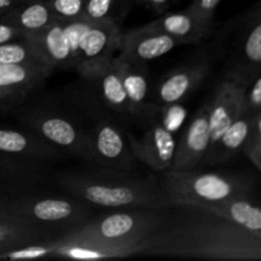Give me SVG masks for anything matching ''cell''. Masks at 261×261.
<instances>
[{"label":"cell","instance_id":"cell-1","mask_svg":"<svg viewBox=\"0 0 261 261\" xmlns=\"http://www.w3.org/2000/svg\"><path fill=\"white\" fill-rule=\"evenodd\" d=\"M137 255L260 261L261 240L209 209L171 204L165 221L139 244Z\"/></svg>","mask_w":261,"mask_h":261},{"label":"cell","instance_id":"cell-2","mask_svg":"<svg viewBox=\"0 0 261 261\" xmlns=\"http://www.w3.org/2000/svg\"><path fill=\"white\" fill-rule=\"evenodd\" d=\"M63 191L96 211L125 206L171 205L160 181L152 173L137 170L92 165L82 171H66L58 176Z\"/></svg>","mask_w":261,"mask_h":261},{"label":"cell","instance_id":"cell-3","mask_svg":"<svg viewBox=\"0 0 261 261\" xmlns=\"http://www.w3.org/2000/svg\"><path fill=\"white\" fill-rule=\"evenodd\" d=\"M208 46L221 64V79L246 88L261 76V3L217 25Z\"/></svg>","mask_w":261,"mask_h":261},{"label":"cell","instance_id":"cell-4","mask_svg":"<svg viewBox=\"0 0 261 261\" xmlns=\"http://www.w3.org/2000/svg\"><path fill=\"white\" fill-rule=\"evenodd\" d=\"M68 88L63 98L81 116L91 134L94 165L121 170L139 168L127 140L129 126L99 102L89 82L82 79Z\"/></svg>","mask_w":261,"mask_h":261},{"label":"cell","instance_id":"cell-5","mask_svg":"<svg viewBox=\"0 0 261 261\" xmlns=\"http://www.w3.org/2000/svg\"><path fill=\"white\" fill-rule=\"evenodd\" d=\"M15 111L23 127L66 155H74L94 165L91 134L81 116L65 99L61 98V102L42 99L32 103L28 101Z\"/></svg>","mask_w":261,"mask_h":261},{"label":"cell","instance_id":"cell-6","mask_svg":"<svg viewBox=\"0 0 261 261\" xmlns=\"http://www.w3.org/2000/svg\"><path fill=\"white\" fill-rule=\"evenodd\" d=\"M65 155L25 127H0V172L5 181L22 188L20 193L41 182Z\"/></svg>","mask_w":261,"mask_h":261},{"label":"cell","instance_id":"cell-7","mask_svg":"<svg viewBox=\"0 0 261 261\" xmlns=\"http://www.w3.org/2000/svg\"><path fill=\"white\" fill-rule=\"evenodd\" d=\"M157 176L171 204H203L222 201L237 195L252 194L255 180L249 173L229 171L194 170L161 171Z\"/></svg>","mask_w":261,"mask_h":261},{"label":"cell","instance_id":"cell-8","mask_svg":"<svg viewBox=\"0 0 261 261\" xmlns=\"http://www.w3.org/2000/svg\"><path fill=\"white\" fill-rule=\"evenodd\" d=\"M168 206H125L103 209L66 236L65 240H92L109 245L135 246L152 234L168 214Z\"/></svg>","mask_w":261,"mask_h":261},{"label":"cell","instance_id":"cell-9","mask_svg":"<svg viewBox=\"0 0 261 261\" xmlns=\"http://www.w3.org/2000/svg\"><path fill=\"white\" fill-rule=\"evenodd\" d=\"M8 200L18 217L54 240L71 233L98 212L65 191L48 194L30 190Z\"/></svg>","mask_w":261,"mask_h":261},{"label":"cell","instance_id":"cell-10","mask_svg":"<svg viewBox=\"0 0 261 261\" xmlns=\"http://www.w3.org/2000/svg\"><path fill=\"white\" fill-rule=\"evenodd\" d=\"M74 68L83 81L97 78L116 56L121 27L109 22L76 19L65 22Z\"/></svg>","mask_w":261,"mask_h":261},{"label":"cell","instance_id":"cell-11","mask_svg":"<svg viewBox=\"0 0 261 261\" xmlns=\"http://www.w3.org/2000/svg\"><path fill=\"white\" fill-rule=\"evenodd\" d=\"M216 64L208 43L195 56L166 71L153 83L150 102L154 109L181 103L209 76Z\"/></svg>","mask_w":261,"mask_h":261},{"label":"cell","instance_id":"cell-12","mask_svg":"<svg viewBox=\"0 0 261 261\" xmlns=\"http://www.w3.org/2000/svg\"><path fill=\"white\" fill-rule=\"evenodd\" d=\"M127 140L138 163L154 172L172 167L177 145L176 133L166 127L158 115L143 126L140 135H135L129 127Z\"/></svg>","mask_w":261,"mask_h":261},{"label":"cell","instance_id":"cell-13","mask_svg":"<svg viewBox=\"0 0 261 261\" xmlns=\"http://www.w3.org/2000/svg\"><path fill=\"white\" fill-rule=\"evenodd\" d=\"M51 74L42 64H0V111H15L31 101Z\"/></svg>","mask_w":261,"mask_h":261},{"label":"cell","instance_id":"cell-14","mask_svg":"<svg viewBox=\"0 0 261 261\" xmlns=\"http://www.w3.org/2000/svg\"><path fill=\"white\" fill-rule=\"evenodd\" d=\"M115 61L121 75L122 86L129 101L133 125L143 127L149 120L158 115L160 110L154 109L150 102L153 82L148 64L133 63L126 59L115 56Z\"/></svg>","mask_w":261,"mask_h":261},{"label":"cell","instance_id":"cell-15","mask_svg":"<svg viewBox=\"0 0 261 261\" xmlns=\"http://www.w3.org/2000/svg\"><path fill=\"white\" fill-rule=\"evenodd\" d=\"M182 42L167 33L148 25L121 32L117 43V55L133 63L148 64L162 58Z\"/></svg>","mask_w":261,"mask_h":261},{"label":"cell","instance_id":"cell-16","mask_svg":"<svg viewBox=\"0 0 261 261\" xmlns=\"http://www.w3.org/2000/svg\"><path fill=\"white\" fill-rule=\"evenodd\" d=\"M208 109L209 103L206 101L191 116L182 135L177 140L175 160L171 168L194 170L201 167L211 143Z\"/></svg>","mask_w":261,"mask_h":261},{"label":"cell","instance_id":"cell-17","mask_svg":"<svg viewBox=\"0 0 261 261\" xmlns=\"http://www.w3.org/2000/svg\"><path fill=\"white\" fill-rule=\"evenodd\" d=\"M244 92L245 88L224 79H219L218 83L216 84L213 94L208 101L209 133H211L208 150H211L217 144L222 134L245 107Z\"/></svg>","mask_w":261,"mask_h":261},{"label":"cell","instance_id":"cell-18","mask_svg":"<svg viewBox=\"0 0 261 261\" xmlns=\"http://www.w3.org/2000/svg\"><path fill=\"white\" fill-rule=\"evenodd\" d=\"M23 37L32 45L40 60L53 71L58 69L73 70V54L63 22L54 20L43 30Z\"/></svg>","mask_w":261,"mask_h":261},{"label":"cell","instance_id":"cell-19","mask_svg":"<svg viewBox=\"0 0 261 261\" xmlns=\"http://www.w3.org/2000/svg\"><path fill=\"white\" fill-rule=\"evenodd\" d=\"M145 25L172 36L182 45H201L211 38L216 28V23L204 22L188 9L181 12L168 10Z\"/></svg>","mask_w":261,"mask_h":261},{"label":"cell","instance_id":"cell-20","mask_svg":"<svg viewBox=\"0 0 261 261\" xmlns=\"http://www.w3.org/2000/svg\"><path fill=\"white\" fill-rule=\"evenodd\" d=\"M254 115L246 106L242 109L239 116L232 121L227 127L226 132L222 134L217 144L208 150L203 161L201 167H214L228 163L233 161L240 153H242L245 143L249 138L252 129V119Z\"/></svg>","mask_w":261,"mask_h":261},{"label":"cell","instance_id":"cell-21","mask_svg":"<svg viewBox=\"0 0 261 261\" xmlns=\"http://www.w3.org/2000/svg\"><path fill=\"white\" fill-rule=\"evenodd\" d=\"M88 82L99 102L112 114L116 115L125 125L132 127L133 117L129 101L122 86L121 75L115 58L97 78Z\"/></svg>","mask_w":261,"mask_h":261},{"label":"cell","instance_id":"cell-22","mask_svg":"<svg viewBox=\"0 0 261 261\" xmlns=\"http://www.w3.org/2000/svg\"><path fill=\"white\" fill-rule=\"evenodd\" d=\"M214 212L239 228L261 240V209L251 194L237 195L214 203L196 204Z\"/></svg>","mask_w":261,"mask_h":261},{"label":"cell","instance_id":"cell-23","mask_svg":"<svg viewBox=\"0 0 261 261\" xmlns=\"http://www.w3.org/2000/svg\"><path fill=\"white\" fill-rule=\"evenodd\" d=\"M51 240L54 239L18 217L10 209L8 198H0V254L15 247Z\"/></svg>","mask_w":261,"mask_h":261},{"label":"cell","instance_id":"cell-24","mask_svg":"<svg viewBox=\"0 0 261 261\" xmlns=\"http://www.w3.org/2000/svg\"><path fill=\"white\" fill-rule=\"evenodd\" d=\"M53 257L70 260H102L112 257H127L138 254V247L109 245L92 240L55 239Z\"/></svg>","mask_w":261,"mask_h":261},{"label":"cell","instance_id":"cell-25","mask_svg":"<svg viewBox=\"0 0 261 261\" xmlns=\"http://www.w3.org/2000/svg\"><path fill=\"white\" fill-rule=\"evenodd\" d=\"M0 20L13 24L24 36L43 30L56 19L47 0H25L0 18Z\"/></svg>","mask_w":261,"mask_h":261},{"label":"cell","instance_id":"cell-26","mask_svg":"<svg viewBox=\"0 0 261 261\" xmlns=\"http://www.w3.org/2000/svg\"><path fill=\"white\" fill-rule=\"evenodd\" d=\"M133 0H86L84 19L120 25L132 10Z\"/></svg>","mask_w":261,"mask_h":261},{"label":"cell","instance_id":"cell-27","mask_svg":"<svg viewBox=\"0 0 261 261\" xmlns=\"http://www.w3.org/2000/svg\"><path fill=\"white\" fill-rule=\"evenodd\" d=\"M0 64H45L24 37L0 43Z\"/></svg>","mask_w":261,"mask_h":261},{"label":"cell","instance_id":"cell-28","mask_svg":"<svg viewBox=\"0 0 261 261\" xmlns=\"http://www.w3.org/2000/svg\"><path fill=\"white\" fill-rule=\"evenodd\" d=\"M55 240L51 241H41L35 244H28L24 246L15 247L0 254V261H15V260H36L53 257L55 251Z\"/></svg>","mask_w":261,"mask_h":261},{"label":"cell","instance_id":"cell-29","mask_svg":"<svg viewBox=\"0 0 261 261\" xmlns=\"http://www.w3.org/2000/svg\"><path fill=\"white\" fill-rule=\"evenodd\" d=\"M54 18L60 22L82 19L86 0H47Z\"/></svg>","mask_w":261,"mask_h":261},{"label":"cell","instance_id":"cell-30","mask_svg":"<svg viewBox=\"0 0 261 261\" xmlns=\"http://www.w3.org/2000/svg\"><path fill=\"white\" fill-rule=\"evenodd\" d=\"M242 153L246 155L255 170H261V112L254 115L251 133L242 148Z\"/></svg>","mask_w":261,"mask_h":261},{"label":"cell","instance_id":"cell-31","mask_svg":"<svg viewBox=\"0 0 261 261\" xmlns=\"http://www.w3.org/2000/svg\"><path fill=\"white\" fill-rule=\"evenodd\" d=\"M222 0H193L186 9L199 19L206 23H214V13Z\"/></svg>","mask_w":261,"mask_h":261},{"label":"cell","instance_id":"cell-32","mask_svg":"<svg viewBox=\"0 0 261 261\" xmlns=\"http://www.w3.org/2000/svg\"><path fill=\"white\" fill-rule=\"evenodd\" d=\"M244 102L246 109L252 114L261 112V76H257L245 88Z\"/></svg>","mask_w":261,"mask_h":261},{"label":"cell","instance_id":"cell-33","mask_svg":"<svg viewBox=\"0 0 261 261\" xmlns=\"http://www.w3.org/2000/svg\"><path fill=\"white\" fill-rule=\"evenodd\" d=\"M139 2L144 8L152 10L157 15H161L170 10L173 0H139Z\"/></svg>","mask_w":261,"mask_h":261},{"label":"cell","instance_id":"cell-34","mask_svg":"<svg viewBox=\"0 0 261 261\" xmlns=\"http://www.w3.org/2000/svg\"><path fill=\"white\" fill-rule=\"evenodd\" d=\"M22 37V33L10 23L0 20V43L8 42V41L17 40Z\"/></svg>","mask_w":261,"mask_h":261},{"label":"cell","instance_id":"cell-35","mask_svg":"<svg viewBox=\"0 0 261 261\" xmlns=\"http://www.w3.org/2000/svg\"><path fill=\"white\" fill-rule=\"evenodd\" d=\"M23 2H25V0H0V18L7 15L10 10L14 9L17 5H19Z\"/></svg>","mask_w":261,"mask_h":261}]
</instances>
